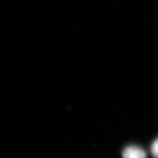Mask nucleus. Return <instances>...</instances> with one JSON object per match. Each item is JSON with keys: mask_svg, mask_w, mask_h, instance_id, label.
Masks as SVG:
<instances>
[{"mask_svg": "<svg viewBox=\"0 0 158 158\" xmlns=\"http://www.w3.org/2000/svg\"><path fill=\"white\" fill-rule=\"evenodd\" d=\"M123 158H147L145 150L136 145H130L124 148L123 152Z\"/></svg>", "mask_w": 158, "mask_h": 158, "instance_id": "1", "label": "nucleus"}, {"mask_svg": "<svg viewBox=\"0 0 158 158\" xmlns=\"http://www.w3.org/2000/svg\"><path fill=\"white\" fill-rule=\"evenodd\" d=\"M151 152L154 158H158V138L153 142L151 147Z\"/></svg>", "mask_w": 158, "mask_h": 158, "instance_id": "2", "label": "nucleus"}]
</instances>
